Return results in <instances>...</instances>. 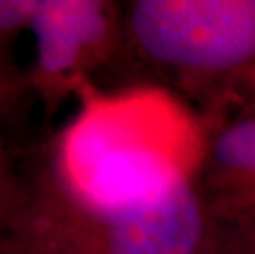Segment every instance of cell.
<instances>
[{"instance_id": "6da1fadb", "label": "cell", "mask_w": 255, "mask_h": 254, "mask_svg": "<svg viewBox=\"0 0 255 254\" xmlns=\"http://www.w3.org/2000/svg\"><path fill=\"white\" fill-rule=\"evenodd\" d=\"M78 111L40 164L55 185L84 207H142L196 177L204 140L199 112L148 84L106 91L83 81Z\"/></svg>"}, {"instance_id": "7a4b0ae2", "label": "cell", "mask_w": 255, "mask_h": 254, "mask_svg": "<svg viewBox=\"0 0 255 254\" xmlns=\"http://www.w3.org/2000/svg\"><path fill=\"white\" fill-rule=\"evenodd\" d=\"M128 68L208 114L255 96V0H133Z\"/></svg>"}, {"instance_id": "3957f363", "label": "cell", "mask_w": 255, "mask_h": 254, "mask_svg": "<svg viewBox=\"0 0 255 254\" xmlns=\"http://www.w3.org/2000/svg\"><path fill=\"white\" fill-rule=\"evenodd\" d=\"M221 226L196 177L132 210L84 207L55 185L41 164L26 170V197L0 254H219Z\"/></svg>"}, {"instance_id": "277c9868", "label": "cell", "mask_w": 255, "mask_h": 254, "mask_svg": "<svg viewBox=\"0 0 255 254\" xmlns=\"http://www.w3.org/2000/svg\"><path fill=\"white\" fill-rule=\"evenodd\" d=\"M124 10L109 0H38L30 31L31 89L48 111L74 98L83 81L111 66L128 68Z\"/></svg>"}, {"instance_id": "5b68a950", "label": "cell", "mask_w": 255, "mask_h": 254, "mask_svg": "<svg viewBox=\"0 0 255 254\" xmlns=\"http://www.w3.org/2000/svg\"><path fill=\"white\" fill-rule=\"evenodd\" d=\"M25 197L26 172L18 169L12 150L0 136V243L7 236Z\"/></svg>"}, {"instance_id": "8992f818", "label": "cell", "mask_w": 255, "mask_h": 254, "mask_svg": "<svg viewBox=\"0 0 255 254\" xmlns=\"http://www.w3.org/2000/svg\"><path fill=\"white\" fill-rule=\"evenodd\" d=\"M38 0H0V73L20 71L12 51L20 35L30 30Z\"/></svg>"}, {"instance_id": "52a82bcc", "label": "cell", "mask_w": 255, "mask_h": 254, "mask_svg": "<svg viewBox=\"0 0 255 254\" xmlns=\"http://www.w3.org/2000/svg\"><path fill=\"white\" fill-rule=\"evenodd\" d=\"M36 99L28 73H0V126H17Z\"/></svg>"}, {"instance_id": "ba28073f", "label": "cell", "mask_w": 255, "mask_h": 254, "mask_svg": "<svg viewBox=\"0 0 255 254\" xmlns=\"http://www.w3.org/2000/svg\"><path fill=\"white\" fill-rule=\"evenodd\" d=\"M219 254H255V235L221 230Z\"/></svg>"}, {"instance_id": "9c48e42d", "label": "cell", "mask_w": 255, "mask_h": 254, "mask_svg": "<svg viewBox=\"0 0 255 254\" xmlns=\"http://www.w3.org/2000/svg\"><path fill=\"white\" fill-rule=\"evenodd\" d=\"M227 231H241V233H251L255 235V182L251 188V193L244 203L241 210V215L234 221V225H231L229 228H222Z\"/></svg>"}]
</instances>
